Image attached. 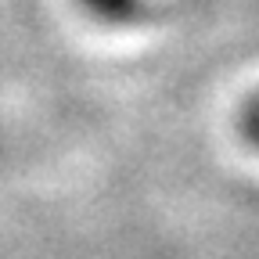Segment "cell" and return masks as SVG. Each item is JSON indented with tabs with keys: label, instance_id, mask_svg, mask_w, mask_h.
Here are the masks:
<instances>
[{
	"label": "cell",
	"instance_id": "1",
	"mask_svg": "<svg viewBox=\"0 0 259 259\" xmlns=\"http://www.w3.org/2000/svg\"><path fill=\"white\" fill-rule=\"evenodd\" d=\"M79 4L101 22H130L141 15L144 0H79Z\"/></svg>",
	"mask_w": 259,
	"mask_h": 259
},
{
	"label": "cell",
	"instance_id": "2",
	"mask_svg": "<svg viewBox=\"0 0 259 259\" xmlns=\"http://www.w3.org/2000/svg\"><path fill=\"white\" fill-rule=\"evenodd\" d=\"M238 134H241V141L248 148L259 151V94H252L248 101L241 105V112H238Z\"/></svg>",
	"mask_w": 259,
	"mask_h": 259
}]
</instances>
